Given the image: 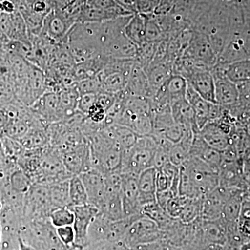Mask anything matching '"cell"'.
Instances as JSON below:
<instances>
[{
    "mask_svg": "<svg viewBox=\"0 0 250 250\" xmlns=\"http://www.w3.org/2000/svg\"><path fill=\"white\" fill-rule=\"evenodd\" d=\"M219 187L218 170L194 156H189L179 167V195L202 199Z\"/></svg>",
    "mask_w": 250,
    "mask_h": 250,
    "instance_id": "6da1fadb",
    "label": "cell"
},
{
    "mask_svg": "<svg viewBox=\"0 0 250 250\" xmlns=\"http://www.w3.org/2000/svg\"><path fill=\"white\" fill-rule=\"evenodd\" d=\"M114 124L121 125L138 136L153 132L152 106L150 99L122 94L121 106L114 118Z\"/></svg>",
    "mask_w": 250,
    "mask_h": 250,
    "instance_id": "7a4b0ae2",
    "label": "cell"
},
{
    "mask_svg": "<svg viewBox=\"0 0 250 250\" xmlns=\"http://www.w3.org/2000/svg\"><path fill=\"white\" fill-rule=\"evenodd\" d=\"M89 147L92 168L103 174L120 170L123 151L106 128L98 130L90 138Z\"/></svg>",
    "mask_w": 250,
    "mask_h": 250,
    "instance_id": "3957f363",
    "label": "cell"
},
{
    "mask_svg": "<svg viewBox=\"0 0 250 250\" xmlns=\"http://www.w3.org/2000/svg\"><path fill=\"white\" fill-rule=\"evenodd\" d=\"M158 141L152 134L139 136L132 147L123 152L121 174L139 176L143 170L154 167Z\"/></svg>",
    "mask_w": 250,
    "mask_h": 250,
    "instance_id": "277c9868",
    "label": "cell"
},
{
    "mask_svg": "<svg viewBox=\"0 0 250 250\" xmlns=\"http://www.w3.org/2000/svg\"><path fill=\"white\" fill-rule=\"evenodd\" d=\"M71 177L64 166L62 152L52 146L45 147L41 156L39 171L33 184L49 186L67 180Z\"/></svg>",
    "mask_w": 250,
    "mask_h": 250,
    "instance_id": "5b68a950",
    "label": "cell"
},
{
    "mask_svg": "<svg viewBox=\"0 0 250 250\" xmlns=\"http://www.w3.org/2000/svg\"><path fill=\"white\" fill-rule=\"evenodd\" d=\"M52 210L48 186L33 184L24 196L23 206L24 221L49 218Z\"/></svg>",
    "mask_w": 250,
    "mask_h": 250,
    "instance_id": "8992f818",
    "label": "cell"
},
{
    "mask_svg": "<svg viewBox=\"0 0 250 250\" xmlns=\"http://www.w3.org/2000/svg\"><path fill=\"white\" fill-rule=\"evenodd\" d=\"M163 238L164 232L157 224L152 219L142 215L130 225L123 241L132 250L136 247L161 241Z\"/></svg>",
    "mask_w": 250,
    "mask_h": 250,
    "instance_id": "52a82bcc",
    "label": "cell"
},
{
    "mask_svg": "<svg viewBox=\"0 0 250 250\" xmlns=\"http://www.w3.org/2000/svg\"><path fill=\"white\" fill-rule=\"evenodd\" d=\"M76 21L63 10L51 9L44 18L40 36L54 45L65 42Z\"/></svg>",
    "mask_w": 250,
    "mask_h": 250,
    "instance_id": "ba28073f",
    "label": "cell"
},
{
    "mask_svg": "<svg viewBox=\"0 0 250 250\" xmlns=\"http://www.w3.org/2000/svg\"><path fill=\"white\" fill-rule=\"evenodd\" d=\"M182 57L209 68L214 66L218 60V55L212 47L208 36L192 29L188 45Z\"/></svg>",
    "mask_w": 250,
    "mask_h": 250,
    "instance_id": "9c48e42d",
    "label": "cell"
},
{
    "mask_svg": "<svg viewBox=\"0 0 250 250\" xmlns=\"http://www.w3.org/2000/svg\"><path fill=\"white\" fill-rule=\"evenodd\" d=\"M187 100L193 110L195 122L200 131L207 123L221 118L226 110V108L218 104L210 103L202 98L188 84L187 91Z\"/></svg>",
    "mask_w": 250,
    "mask_h": 250,
    "instance_id": "30bf717a",
    "label": "cell"
},
{
    "mask_svg": "<svg viewBox=\"0 0 250 250\" xmlns=\"http://www.w3.org/2000/svg\"><path fill=\"white\" fill-rule=\"evenodd\" d=\"M215 83V103L230 107L238 101V91L236 83L231 82L225 73V65L218 63L210 68Z\"/></svg>",
    "mask_w": 250,
    "mask_h": 250,
    "instance_id": "8fae6325",
    "label": "cell"
},
{
    "mask_svg": "<svg viewBox=\"0 0 250 250\" xmlns=\"http://www.w3.org/2000/svg\"><path fill=\"white\" fill-rule=\"evenodd\" d=\"M29 108L47 124L59 123L65 119L57 92L46 90Z\"/></svg>",
    "mask_w": 250,
    "mask_h": 250,
    "instance_id": "7c38bea8",
    "label": "cell"
},
{
    "mask_svg": "<svg viewBox=\"0 0 250 250\" xmlns=\"http://www.w3.org/2000/svg\"><path fill=\"white\" fill-rule=\"evenodd\" d=\"M188 83L183 77L178 75L171 76L165 84L150 99L155 106H170L172 104L187 99Z\"/></svg>",
    "mask_w": 250,
    "mask_h": 250,
    "instance_id": "4fadbf2b",
    "label": "cell"
},
{
    "mask_svg": "<svg viewBox=\"0 0 250 250\" xmlns=\"http://www.w3.org/2000/svg\"><path fill=\"white\" fill-rule=\"evenodd\" d=\"M75 214L73 228L75 232V246L82 250L88 246V230L90 223L99 213L95 206L86 204L71 207Z\"/></svg>",
    "mask_w": 250,
    "mask_h": 250,
    "instance_id": "5bb4252c",
    "label": "cell"
},
{
    "mask_svg": "<svg viewBox=\"0 0 250 250\" xmlns=\"http://www.w3.org/2000/svg\"><path fill=\"white\" fill-rule=\"evenodd\" d=\"M236 189L217 187L202 199L200 218L204 220H213L221 218L225 204Z\"/></svg>",
    "mask_w": 250,
    "mask_h": 250,
    "instance_id": "9a60e30c",
    "label": "cell"
},
{
    "mask_svg": "<svg viewBox=\"0 0 250 250\" xmlns=\"http://www.w3.org/2000/svg\"><path fill=\"white\" fill-rule=\"evenodd\" d=\"M122 174L121 197L125 218L142 214V206L139 201L138 177L129 174Z\"/></svg>",
    "mask_w": 250,
    "mask_h": 250,
    "instance_id": "2e32d148",
    "label": "cell"
},
{
    "mask_svg": "<svg viewBox=\"0 0 250 250\" xmlns=\"http://www.w3.org/2000/svg\"><path fill=\"white\" fill-rule=\"evenodd\" d=\"M62 154L64 166L72 177L92 168L89 143L81 144Z\"/></svg>",
    "mask_w": 250,
    "mask_h": 250,
    "instance_id": "e0dca14e",
    "label": "cell"
},
{
    "mask_svg": "<svg viewBox=\"0 0 250 250\" xmlns=\"http://www.w3.org/2000/svg\"><path fill=\"white\" fill-rule=\"evenodd\" d=\"M243 160H221L219 167V186L229 188L248 190L243 174Z\"/></svg>",
    "mask_w": 250,
    "mask_h": 250,
    "instance_id": "ac0fdd59",
    "label": "cell"
},
{
    "mask_svg": "<svg viewBox=\"0 0 250 250\" xmlns=\"http://www.w3.org/2000/svg\"><path fill=\"white\" fill-rule=\"evenodd\" d=\"M199 134L210 147L219 152H223L229 146V127L218 120L207 123Z\"/></svg>",
    "mask_w": 250,
    "mask_h": 250,
    "instance_id": "d6986e66",
    "label": "cell"
},
{
    "mask_svg": "<svg viewBox=\"0 0 250 250\" xmlns=\"http://www.w3.org/2000/svg\"><path fill=\"white\" fill-rule=\"evenodd\" d=\"M80 177L86 190L88 204L98 208L106 193L104 174L96 169L91 168L81 174Z\"/></svg>",
    "mask_w": 250,
    "mask_h": 250,
    "instance_id": "ffe728a7",
    "label": "cell"
},
{
    "mask_svg": "<svg viewBox=\"0 0 250 250\" xmlns=\"http://www.w3.org/2000/svg\"><path fill=\"white\" fill-rule=\"evenodd\" d=\"M125 92L128 95L141 98L151 99L154 96L147 74L144 68L136 62V59L128 78Z\"/></svg>",
    "mask_w": 250,
    "mask_h": 250,
    "instance_id": "44dd1931",
    "label": "cell"
},
{
    "mask_svg": "<svg viewBox=\"0 0 250 250\" xmlns=\"http://www.w3.org/2000/svg\"><path fill=\"white\" fill-rule=\"evenodd\" d=\"M156 175L157 170L151 167L143 170L138 177L139 201L142 207L156 202Z\"/></svg>",
    "mask_w": 250,
    "mask_h": 250,
    "instance_id": "7402d4cb",
    "label": "cell"
},
{
    "mask_svg": "<svg viewBox=\"0 0 250 250\" xmlns=\"http://www.w3.org/2000/svg\"><path fill=\"white\" fill-rule=\"evenodd\" d=\"M122 6L111 9H101L85 5L81 11L77 22H101L123 16L132 15Z\"/></svg>",
    "mask_w": 250,
    "mask_h": 250,
    "instance_id": "603a6c76",
    "label": "cell"
},
{
    "mask_svg": "<svg viewBox=\"0 0 250 250\" xmlns=\"http://www.w3.org/2000/svg\"><path fill=\"white\" fill-rule=\"evenodd\" d=\"M189 156H194L218 170L221 163V152L210 147L197 133L194 136Z\"/></svg>",
    "mask_w": 250,
    "mask_h": 250,
    "instance_id": "cb8c5ba5",
    "label": "cell"
},
{
    "mask_svg": "<svg viewBox=\"0 0 250 250\" xmlns=\"http://www.w3.org/2000/svg\"><path fill=\"white\" fill-rule=\"evenodd\" d=\"M202 232L209 246H225L227 243V224L221 218L213 220L201 219Z\"/></svg>",
    "mask_w": 250,
    "mask_h": 250,
    "instance_id": "d4e9b609",
    "label": "cell"
},
{
    "mask_svg": "<svg viewBox=\"0 0 250 250\" xmlns=\"http://www.w3.org/2000/svg\"><path fill=\"white\" fill-rule=\"evenodd\" d=\"M172 65L173 62L166 60L159 63L149 65L145 70L154 95L173 75Z\"/></svg>",
    "mask_w": 250,
    "mask_h": 250,
    "instance_id": "484cf974",
    "label": "cell"
},
{
    "mask_svg": "<svg viewBox=\"0 0 250 250\" xmlns=\"http://www.w3.org/2000/svg\"><path fill=\"white\" fill-rule=\"evenodd\" d=\"M129 75L121 71H109L103 69L97 75L101 82L102 91L116 94L124 91L127 84Z\"/></svg>",
    "mask_w": 250,
    "mask_h": 250,
    "instance_id": "4316f807",
    "label": "cell"
},
{
    "mask_svg": "<svg viewBox=\"0 0 250 250\" xmlns=\"http://www.w3.org/2000/svg\"><path fill=\"white\" fill-rule=\"evenodd\" d=\"M146 14L136 13L125 25V34L131 42L139 47L146 42Z\"/></svg>",
    "mask_w": 250,
    "mask_h": 250,
    "instance_id": "83f0119b",
    "label": "cell"
},
{
    "mask_svg": "<svg viewBox=\"0 0 250 250\" xmlns=\"http://www.w3.org/2000/svg\"><path fill=\"white\" fill-rule=\"evenodd\" d=\"M246 190L236 189L225 204L221 218L227 224L238 222Z\"/></svg>",
    "mask_w": 250,
    "mask_h": 250,
    "instance_id": "f1b7e54d",
    "label": "cell"
},
{
    "mask_svg": "<svg viewBox=\"0 0 250 250\" xmlns=\"http://www.w3.org/2000/svg\"><path fill=\"white\" fill-rule=\"evenodd\" d=\"M111 222V220H108L99 212L88 228V246L99 242L107 241Z\"/></svg>",
    "mask_w": 250,
    "mask_h": 250,
    "instance_id": "f546056e",
    "label": "cell"
},
{
    "mask_svg": "<svg viewBox=\"0 0 250 250\" xmlns=\"http://www.w3.org/2000/svg\"><path fill=\"white\" fill-rule=\"evenodd\" d=\"M69 180L62 181L48 186L49 198L53 210L70 207Z\"/></svg>",
    "mask_w": 250,
    "mask_h": 250,
    "instance_id": "4dcf8cb0",
    "label": "cell"
},
{
    "mask_svg": "<svg viewBox=\"0 0 250 250\" xmlns=\"http://www.w3.org/2000/svg\"><path fill=\"white\" fill-rule=\"evenodd\" d=\"M223 65L225 75L233 83L239 84L250 82V59Z\"/></svg>",
    "mask_w": 250,
    "mask_h": 250,
    "instance_id": "1f68e13d",
    "label": "cell"
},
{
    "mask_svg": "<svg viewBox=\"0 0 250 250\" xmlns=\"http://www.w3.org/2000/svg\"><path fill=\"white\" fill-rule=\"evenodd\" d=\"M106 127L109 130L110 133L116 140L117 143L119 145L123 152L132 147L139 136L131 129L121 125L113 124Z\"/></svg>",
    "mask_w": 250,
    "mask_h": 250,
    "instance_id": "d6a6232c",
    "label": "cell"
},
{
    "mask_svg": "<svg viewBox=\"0 0 250 250\" xmlns=\"http://www.w3.org/2000/svg\"><path fill=\"white\" fill-rule=\"evenodd\" d=\"M238 98L236 104L227 108L230 114L238 120L243 113L250 111V82L237 84Z\"/></svg>",
    "mask_w": 250,
    "mask_h": 250,
    "instance_id": "836d02e7",
    "label": "cell"
},
{
    "mask_svg": "<svg viewBox=\"0 0 250 250\" xmlns=\"http://www.w3.org/2000/svg\"><path fill=\"white\" fill-rule=\"evenodd\" d=\"M142 214L154 220L162 231L170 226L174 219L167 214L157 202L143 206Z\"/></svg>",
    "mask_w": 250,
    "mask_h": 250,
    "instance_id": "e575fe53",
    "label": "cell"
},
{
    "mask_svg": "<svg viewBox=\"0 0 250 250\" xmlns=\"http://www.w3.org/2000/svg\"><path fill=\"white\" fill-rule=\"evenodd\" d=\"M69 195L70 208L88 204L86 190L80 175L73 176L69 180Z\"/></svg>",
    "mask_w": 250,
    "mask_h": 250,
    "instance_id": "d590c367",
    "label": "cell"
},
{
    "mask_svg": "<svg viewBox=\"0 0 250 250\" xmlns=\"http://www.w3.org/2000/svg\"><path fill=\"white\" fill-rule=\"evenodd\" d=\"M33 183L25 172H23L19 166L15 167L10 172L9 185L12 190L18 193L25 195Z\"/></svg>",
    "mask_w": 250,
    "mask_h": 250,
    "instance_id": "8d00e7d4",
    "label": "cell"
},
{
    "mask_svg": "<svg viewBox=\"0 0 250 250\" xmlns=\"http://www.w3.org/2000/svg\"><path fill=\"white\" fill-rule=\"evenodd\" d=\"M202 210V199L187 198L179 220L185 224L192 223L200 218Z\"/></svg>",
    "mask_w": 250,
    "mask_h": 250,
    "instance_id": "74e56055",
    "label": "cell"
},
{
    "mask_svg": "<svg viewBox=\"0 0 250 250\" xmlns=\"http://www.w3.org/2000/svg\"><path fill=\"white\" fill-rule=\"evenodd\" d=\"M49 218L54 228H62L73 225L75 214L70 207H64L52 210L49 214Z\"/></svg>",
    "mask_w": 250,
    "mask_h": 250,
    "instance_id": "f35d334b",
    "label": "cell"
},
{
    "mask_svg": "<svg viewBox=\"0 0 250 250\" xmlns=\"http://www.w3.org/2000/svg\"><path fill=\"white\" fill-rule=\"evenodd\" d=\"M0 140L6 158L9 160L17 163L20 156L22 155L25 150L22 144L17 140L11 139L4 134L0 136Z\"/></svg>",
    "mask_w": 250,
    "mask_h": 250,
    "instance_id": "ab89813d",
    "label": "cell"
},
{
    "mask_svg": "<svg viewBox=\"0 0 250 250\" xmlns=\"http://www.w3.org/2000/svg\"><path fill=\"white\" fill-rule=\"evenodd\" d=\"M239 232L245 241L250 240V199L245 195L243 205L238 220Z\"/></svg>",
    "mask_w": 250,
    "mask_h": 250,
    "instance_id": "60d3db41",
    "label": "cell"
},
{
    "mask_svg": "<svg viewBox=\"0 0 250 250\" xmlns=\"http://www.w3.org/2000/svg\"><path fill=\"white\" fill-rule=\"evenodd\" d=\"M146 42H156L157 43V42H160L161 41L167 40L165 34H164L159 24L156 22L154 14H146Z\"/></svg>",
    "mask_w": 250,
    "mask_h": 250,
    "instance_id": "b9f144b4",
    "label": "cell"
},
{
    "mask_svg": "<svg viewBox=\"0 0 250 250\" xmlns=\"http://www.w3.org/2000/svg\"><path fill=\"white\" fill-rule=\"evenodd\" d=\"M76 86L80 95L85 93H99L102 92L101 82L97 76L77 82Z\"/></svg>",
    "mask_w": 250,
    "mask_h": 250,
    "instance_id": "7bdbcfd3",
    "label": "cell"
},
{
    "mask_svg": "<svg viewBox=\"0 0 250 250\" xmlns=\"http://www.w3.org/2000/svg\"><path fill=\"white\" fill-rule=\"evenodd\" d=\"M57 236L64 246L67 248L73 249L75 246V232L72 225L56 228Z\"/></svg>",
    "mask_w": 250,
    "mask_h": 250,
    "instance_id": "ee69618b",
    "label": "cell"
},
{
    "mask_svg": "<svg viewBox=\"0 0 250 250\" xmlns=\"http://www.w3.org/2000/svg\"><path fill=\"white\" fill-rule=\"evenodd\" d=\"M98 94L85 93L80 95L77 103V111L86 116L90 108L96 103Z\"/></svg>",
    "mask_w": 250,
    "mask_h": 250,
    "instance_id": "f6af8a7d",
    "label": "cell"
},
{
    "mask_svg": "<svg viewBox=\"0 0 250 250\" xmlns=\"http://www.w3.org/2000/svg\"><path fill=\"white\" fill-rule=\"evenodd\" d=\"M17 11L16 5L11 0H3L0 1V11L5 14H12Z\"/></svg>",
    "mask_w": 250,
    "mask_h": 250,
    "instance_id": "bcb514c9",
    "label": "cell"
},
{
    "mask_svg": "<svg viewBox=\"0 0 250 250\" xmlns=\"http://www.w3.org/2000/svg\"><path fill=\"white\" fill-rule=\"evenodd\" d=\"M8 123V118L4 112L0 110V136L4 134L5 126Z\"/></svg>",
    "mask_w": 250,
    "mask_h": 250,
    "instance_id": "7dc6e473",
    "label": "cell"
},
{
    "mask_svg": "<svg viewBox=\"0 0 250 250\" xmlns=\"http://www.w3.org/2000/svg\"><path fill=\"white\" fill-rule=\"evenodd\" d=\"M18 241H19V250H36L30 245L27 244L25 242L23 241L22 238L20 236L18 238Z\"/></svg>",
    "mask_w": 250,
    "mask_h": 250,
    "instance_id": "c3c4849f",
    "label": "cell"
},
{
    "mask_svg": "<svg viewBox=\"0 0 250 250\" xmlns=\"http://www.w3.org/2000/svg\"><path fill=\"white\" fill-rule=\"evenodd\" d=\"M132 250H151L150 246H149V244L140 246L133 248Z\"/></svg>",
    "mask_w": 250,
    "mask_h": 250,
    "instance_id": "681fc988",
    "label": "cell"
},
{
    "mask_svg": "<svg viewBox=\"0 0 250 250\" xmlns=\"http://www.w3.org/2000/svg\"><path fill=\"white\" fill-rule=\"evenodd\" d=\"M238 250H250V240L243 243Z\"/></svg>",
    "mask_w": 250,
    "mask_h": 250,
    "instance_id": "f907efd6",
    "label": "cell"
},
{
    "mask_svg": "<svg viewBox=\"0 0 250 250\" xmlns=\"http://www.w3.org/2000/svg\"><path fill=\"white\" fill-rule=\"evenodd\" d=\"M1 240H2V235H1V230H0V244H1Z\"/></svg>",
    "mask_w": 250,
    "mask_h": 250,
    "instance_id": "816d5d0a",
    "label": "cell"
}]
</instances>
